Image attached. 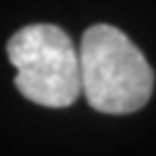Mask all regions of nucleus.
<instances>
[{
	"mask_svg": "<svg viewBox=\"0 0 156 156\" xmlns=\"http://www.w3.org/2000/svg\"><path fill=\"white\" fill-rule=\"evenodd\" d=\"M11 65L17 69L15 87L26 100L48 106H72L80 95L78 48L54 24H30L7 44Z\"/></svg>",
	"mask_w": 156,
	"mask_h": 156,
	"instance_id": "obj_2",
	"label": "nucleus"
},
{
	"mask_svg": "<svg viewBox=\"0 0 156 156\" xmlns=\"http://www.w3.org/2000/svg\"><path fill=\"white\" fill-rule=\"evenodd\" d=\"M80 93L91 108L128 115L143 108L154 89V72L130 37L111 24L85 30L78 46Z\"/></svg>",
	"mask_w": 156,
	"mask_h": 156,
	"instance_id": "obj_1",
	"label": "nucleus"
}]
</instances>
